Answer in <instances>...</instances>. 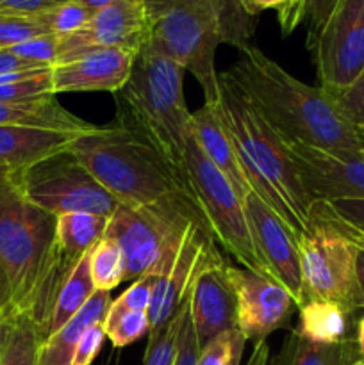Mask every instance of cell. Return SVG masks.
Segmentation results:
<instances>
[{"mask_svg":"<svg viewBox=\"0 0 364 365\" xmlns=\"http://www.w3.org/2000/svg\"><path fill=\"white\" fill-rule=\"evenodd\" d=\"M303 278V305L313 299L330 302L355 316L364 310L357 277V259L364 234L328 202H313L309 220L298 239Z\"/></svg>","mask_w":364,"mask_h":365,"instance_id":"obj_6","label":"cell"},{"mask_svg":"<svg viewBox=\"0 0 364 365\" xmlns=\"http://www.w3.org/2000/svg\"><path fill=\"white\" fill-rule=\"evenodd\" d=\"M270 355H271L270 344H268L266 341L259 342V344L253 346L252 355H250L248 362H246L245 365H266L268 359H270Z\"/></svg>","mask_w":364,"mask_h":365,"instance_id":"obj_49","label":"cell"},{"mask_svg":"<svg viewBox=\"0 0 364 365\" xmlns=\"http://www.w3.org/2000/svg\"><path fill=\"white\" fill-rule=\"evenodd\" d=\"M91 16L93 13L81 0H64L38 16V20L45 25L50 34L70 36L81 31L91 20Z\"/></svg>","mask_w":364,"mask_h":365,"instance_id":"obj_31","label":"cell"},{"mask_svg":"<svg viewBox=\"0 0 364 365\" xmlns=\"http://www.w3.org/2000/svg\"><path fill=\"white\" fill-rule=\"evenodd\" d=\"M341 107L343 114L348 118L350 123L360 130L364 128V71L345 89L334 96Z\"/></svg>","mask_w":364,"mask_h":365,"instance_id":"obj_38","label":"cell"},{"mask_svg":"<svg viewBox=\"0 0 364 365\" xmlns=\"http://www.w3.org/2000/svg\"><path fill=\"white\" fill-rule=\"evenodd\" d=\"M195 221L203 217L189 192H178L139 209L118 207L109 217L106 237L114 239L123 250L127 282L150 273L159 277L175 259Z\"/></svg>","mask_w":364,"mask_h":365,"instance_id":"obj_8","label":"cell"},{"mask_svg":"<svg viewBox=\"0 0 364 365\" xmlns=\"http://www.w3.org/2000/svg\"><path fill=\"white\" fill-rule=\"evenodd\" d=\"M106 337L113 342L114 348H125L134 344L143 335L150 334L148 312L127 310L113 305L111 302L106 317L102 321Z\"/></svg>","mask_w":364,"mask_h":365,"instance_id":"obj_29","label":"cell"},{"mask_svg":"<svg viewBox=\"0 0 364 365\" xmlns=\"http://www.w3.org/2000/svg\"><path fill=\"white\" fill-rule=\"evenodd\" d=\"M339 0H305L303 2V24L307 25V48L313 45L318 32L328 20Z\"/></svg>","mask_w":364,"mask_h":365,"instance_id":"obj_40","label":"cell"},{"mask_svg":"<svg viewBox=\"0 0 364 365\" xmlns=\"http://www.w3.org/2000/svg\"><path fill=\"white\" fill-rule=\"evenodd\" d=\"M41 334L34 321L25 314H16L0 365H39Z\"/></svg>","mask_w":364,"mask_h":365,"instance_id":"obj_27","label":"cell"},{"mask_svg":"<svg viewBox=\"0 0 364 365\" xmlns=\"http://www.w3.org/2000/svg\"><path fill=\"white\" fill-rule=\"evenodd\" d=\"M355 342L359 349V356L364 362V316L355 323Z\"/></svg>","mask_w":364,"mask_h":365,"instance_id":"obj_51","label":"cell"},{"mask_svg":"<svg viewBox=\"0 0 364 365\" xmlns=\"http://www.w3.org/2000/svg\"><path fill=\"white\" fill-rule=\"evenodd\" d=\"M79 135L82 134L0 125V168L7 171L25 170L38 160L68 150Z\"/></svg>","mask_w":364,"mask_h":365,"instance_id":"obj_20","label":"cell"},{"mask_svg":"<svg viewBox=\"0 0 364 365\" xmlns=\"http://www.w3.org/2000/svg\"><path fill=\"white\" fill-rule=\"evenodd\" d=\"M360 138H363V135H360ZM363 143H364V138H363Z\"/></svg>","mask_w":364,"mask_h":365,"instance_id":"obj_56","label":"cell"},{"mask_svg":"<svg viewBox=\"0 0 364 365\" xmlns=\"http://www.w3.org/2000/svg\"><path fill=\"white\" fill-rule=\"evenodd\" d=\"M103 339H106V331H103L102 323L89 327L75 346L71 365H91L102 349Z\"/></svg>","mask_w":364,"mask_h":365,"instance_id":"obj_41","label":"cell"},{"mask_svg":"<svg viewBox=\"0 0 364 365\" xmlns=\"http://www.w3.org/2000/svg\"><path fill=\"white\" fill-rule=\"evenodd\" d=\"M138 53L121 48H86L52 66V91L118 93L128 81Z\"/></svg>","mask_w":364,"mask_h":365,"instance_id":"obj_17","label":"cell"},{"mask_svg":"<svg viewBox=\"0 0 364 365\" xmlns=\"http://www.w3.org/2000/svg\"><path fill=\"white\" fill-rule=\"evenodd\" d=\"M0 264L11 305L45 339L57 291L71 267L57 248V216L29 202L11 171L0 168Z\"/></svg>","mask_w":364,"mask_h":365,"instance_id":"obj_2","label":"cell"},{"mask_svg":"<svg viewBox=\"0 0 364 365\" xmlns=\"http://www.w3.org/2000/svg\"><path fill=\"white\" fill-rule=\"evenodd\" d=\"M184 73L181 64L148 39L136 56L128 81L114 93L121 127L148 143L182 178L186 143L191 134Z\"/></svg>","mask_w":364,"mask_h":365,"instance_id":"obj_4","label":"cell"},{"mask_svg":"<svg viewBox=\"0 0 364 365\" xmlns=\"http://www.w3.org/2000/svg\"><path fill=\"white\" fill-rule=\"evenodd\" d=\"M95 292L96 289L95 284H93L91 271H89V253H86V255L71 267V271L66 274L63 284L59 285L56 302H54L52 314H50L49 327H46L45 331V339L50 337L52 334H56V331L59 330L63 324H66L68 321L74 319L79 314V310L91 299V296L95 294ZM45 339H43V341H45Z\"/></svg>","mask_w":364,"mask_h":365,"instance_id":"obj_25","label":"cell"},{"mask_svg":"<svg viewBox=\"0 0 364 365\" xmlns=\"http://www.w3.org/2000/svg\"><path fill=\"white\" fill-rule=\"evenodd\" d=\"M245 210L253 245L271 280L282 285L300 309L303 305V278L298 245L275 210L256 192L245 200Z\"/></svg>","mask_w":364,"mask_h":365,"instance_id":"obj_13","label":"cell"},{"mask_svg":"<svg viewBox=\"0 0 364 365\" xmlns=\"http://www.w3.org/2000/svg\"><path fill=\"white\" fill-rule=\"evenodd\" d=\"M184 182L198 207L214 242L239 262V266L264 278H271L253 245L245 202L231 182L214 168L189 134L184 152Z\"/></svg>","mask_w":364,"mask_h":365,"instance_id":"obj_9","label":"cell"},{"mask_svg":"<svg viewBox=\"0 0 364 365\" xmlns=\"http://www.w3.org/2000/svg\"><path fill=\"white\" fill-rule=\"evenodd\" d=\"M109 217L91 212H68L57 216V248L68 267L106 237Z\"/></svg>","mask_w":364,"mask_h":365,"instance_id":"obj_23","label":"cell"},{"mask_svg":"<svg viewBox=\"0 0 364 365\" xmlns=\"http://www.w3.org/2000/svg\"><path fill=\"white\" fill-rule=\"evenodd\" d=\"M303 2L305 0H293L288 9L277 14L278 25L284 36H289L298 25L303 24Z\"/></svg>","mask_w":364,"mask_h":365,"instance_id":"obj_44","label":"cell"},{"mask_svg":"<svg viewBox=\"0 0 364 365\" xmlns=\"http://www.w3.org/2000/svg\"><path fill=\"white\" fill-rule=\"evenodd\" d=\"M288 148L313 202L364 200V152L335 157L302 143H288Z\"/></svg>","mask_w":364,"mask_h":365,"instance_id":"obj_16","label":"cell"},{"mask_svg":"<svg viewBox=\"0 0 364 365\" xmlns=\"http://www.w3.org/2000/svg\"><path fill=\"white\" fill-rule=\"evenodd\" d=\"M81 2L84 4V6L88 7L93 14H95L96 11H100V9H103L106 6H109L113 0H81Z\"/></svg>","mask_w":364,"mask_h":365,"instance_id":"obj_52","label":"cell"},{"mask_svg":"<svg viewBox=\"0 0 364 365\" xmlns=\"http://www.w3.org/2000/svg\"><path fill=\"white\" fill-rule=\"evenodd\" d=\"M14 56L29 61V63L39 64V66H50L57 64L61 57V36L45 34L31 41L20 43V45L9 48Z\"/></svg>","mask_w":364,"mask_h":365,"instance_id":"obj_36","label":"cell"},{"mask_svg":"<svg viewBox=\"0 0 364 365\" xmlns=\"http://www.w3.org/2000/svg\"><path fill=\"white\" fill-rule=\"evenodd\" d=\"M332 203L335 210L345 217L346 221L359 228L364 234V200H338V202H328Z\"/></svg>","mask_w":364,"mask_h":365,"instance_id":"obj_43","label":"cell"},{"mask_svg":"<svg viewBox=\"0 0 364 365\" xmlns=\"http://www.w3.org/2000/svg\"><path fill=\"white\" fill-rule=\"evenodd\" d=\"M359 134L363 135V138H364V128H360V130H359Z\"/></svg>","mask_w":364,"mask_h":365,"instance_id":"obj_55","label":"cell"},{"mask_svg":"<svg viewBox=\"0 0 364 365\" xmlns=\"http://www.w3.org/2000/svg\"><path fill=\"white\" fill-rule=\"evenodd\" d=\"M148 39L145 0H113L96 11L81 31L61 36L59 61L86 48H121L138 53Z\"/></svg>","mask_w":364,"mask_h":365,"instance_id":"obj_14","label":"cell"},{"mask_svg":"<svg viewBox=\"0 0 364 365\" xmlns=\"http://www.w3.org/2000/svg\"><path fill=\"white\" fill-rule=\"evenodd\" d=\"M7 307H11V289L6 271H4V266L0 264V312L6 310Z\"/></svg>","mask_w":364,"mask_h":365,"instance_id":"obj_50","label":"cell"},{"mask_svg":"<svg viewBox=\"0 0 364 365\" xmlns=\"http://www.w3.org/2000/svg\"><path fill=\"white\" fill-rule=\"evenodd\" d=\"M54 95L52 68H39L24 78L0 86V102H21Z\"/></svg>","mask_w":364,"mask_h":365,"instance_id":"obj_33","label":"cell"},{"mask_svg":"<svg viewBox=\"0 0 364 365\" xmlns=\"http://www.w3.org/2000/svg\"><path fill=\"white\" fill-rule=\"evenodd\" d=\"M241 9L248 14L250 18H257L263 11L275 9L278 13L285 11L293 0H238Z\"/></svg>","mask_w":364,"mask_h":365,"instance_id":"obj_45","label":"cell"},{"mask_svg":"<svg viewBox=\"0 0 364 365\" xmlns=\"http://www.w3.org/2000/svg\"><path fill=\"white\" fill-rule=\"evenodd\" d=\"M239 52L241 57L227 75L284 141L302 143L335 157L364 152L359 130L330 93L298 81L250 43Z\"/></svg>","mask_w":364,"mask_h":365,"instance_id":"obj_1","label":"cell"},{"mask_svg":"<svg viewBox=\"0 0 364 365\" xmlns=\"http://www.w3.org/2000/svg\"><path fill=\"white\" fill-rule=\"evenodd\" d=\"M64 0H0V16L38 18Z\"/></svg>","mask_w":364,"mask_h":365,"instance_id":"obj_42","label":"cell"},{"mask_svg":"<svg viewBox=\"0 0 364 365\" xmlns=\"http://www.w3.org/2000/svg\"><path fill=\"white\" fill-rule=\"evenodd\" d=\"M11 173L25 198L54 216L91 212L111 217L120 207L70 150Z\"/></svg>","mask_w":364,"mask_h":365,"instance_id":"obj_10","label":"cell"},{"mask_svg":"<svg viewBox=\"0 0 364 365\" xmlns=\"http://www.w3.org/2000/svg\"><path fill=\"white\" fill-rule=\"evenodd\" d=\"M150 41L196 78L207 106L220 102L216 50L227 43L223 20L211 0H145Z\"/></svg>","mask_w":364,"mask_h":365,"instance_id":"obj_7","label":"cell"},{"mask_svg":"<svg viewBox=\"0 0 364 365\" xmlns=\"http://www.w3.org/2000/svg\"><path fill=\"white\" fill-rule=\"evenodd\" d=\"M220 11L221 20H223L225 34H227L228 45H234L241 48L243 45H248L250 36L253 34V18H250L241 9L238 0H211Z\"/></svg>","mask_w":364,"mask_h":365,"instance_id":"obj_34","label":"cell"},{"mask_svg":"<svg viewBox=\"0 0 364 365\" xmlns=\"http://www.w3.org/2000/svg\"><path fill=\"white\" fill-rule=\"evenodd\" d=\"M216 252V245L206 221H195L188 228L178 253L157 277L148 307L150 330L173 319L188 298L200 267Z\"/></svg>","mask_w":364,"mask_h":365,"instance_id":"obj_15","label":"cell"},{"mask_svg":"<svg viewBox=\"0 0 364 365\" xmlns=\"http://www.w3.org/2000/svg\"><path fill=\"white\" fill-rule=\"evenodd\" d=\"M220 252L203 262L189 291V316L200 348L213 337L236 328V296Z\"/></svg>","mask_w":364,"mask_h":365,"instance_id":"obj_18","label":"cell"},{"mask_svg":"<svg viewBox=\"0 0 364 365\" xmlns=\"http://www.w3.org/2000/svg\"><path fill=\"white\" fill-rule=\"evenodd\" d=\"M300 321L296 334L316 344H338L350 337L352 314L330 302L313 299L298 309Z\"/></svg>","mask_w":364,"mask_h":365,"instance_id":"obj_24","label":"cell"},{"mask_svg":"<svg viewBox=\"0 0 364 365\" xmlns=\"http://www.w3.org/2000/svg\"><path fill=\"white\" fill-rule=\"evenodd\" d=\"M89 271L96 291L111 292L127 282V262L121 246L114 239L103 237L89 252Z\"/></svg>","mask_w":364,"mask_h":365,"instance_id":"obj_26","label":"cell"},{"mask_svg":"<svg viewBox=\"0 0 364 365\" xmlns=\"http://www.w3.org/2000/svg\"><path fill=\"white\" fill-rule=\"evenodd\" d=\"M186 302H188V298H186ZM186 302L182 303L181 310L173 319H170L163 327L150 330L143 365H173L178 334H181L182 321H184Z\"/></svg>","mask_w":364,"mask_h":365,"instance_id":"obj_30","label":"cell"},{"mask_svg":"<svg viewBox=\"0 0 364 365\" xmlns=\"http://www.w3.org/2000/svg\"><path fill=\"white\" fill-rule=\"evenodd\" d=\"M111 305V292L96 291L74 319L46 337L39 348V365H71L74 351L89 327L102 323Z\"/></svg>","mask_w":364,"mask_h":365,"instance_id":"obj_22","label":"cell"},{"mask_svg":"<svg viewBox=\"0 0 364 365\" xmlns=\"http://www.w3.org/2000/svg\"><path fill=\"white\" fill-rule=\"evenodd\" d=\"M0 125L2 127L77 132V134H88V132H95L100 128L98 125L88 123L82 118L64 109L57 102L56 95L21 100V102H0Z\"/></svg>","mask_w":364,"mask_h":365,"instance_id":"obj_21","label":"cell"},{"mask_svg":"<svg viewBox=\"0 0 364 365\" xmlns=\"http://www.w3.org/2000/svg\"><path fill=\"white\" fill-rule=\"evenodd\" d=\"M16 310L14 307H7L6 310L0 312V362L4 359V351H6V346L7 341H9V335L11 330H13V323H14V317H16Z\"/></svg>","mask_w":364,"mask_h":365,"instance_id":"obj_48","label":"cell"},{"mask_svg":"<svg viewBox=\"0 0 364 365\" xmlns=\"http://www.w3.org/2000/svg\"><path fill=\"white\" fill-rule=\"evenodd\" d=\"M214 109L238 148L253 192L275 210L298 242L313 200L303 187L288 143L257 113L227 71L220 73V102Z\"/></svg>","mask_w":364,"mask_h":365,"instance_id":"obj_3","label":"cell"},{"mask_svg":"<svg viewBox=\"0 0 364 365\" xmlns=\"http://www.w3.org/2000/svg\"><path fill=\"white\" fill-rule=\"evenodd\" d=\"M157 277L153 273L143 274L138 280L132 282L125 292H121L113 305L121 307L127 310H138V312H148L150 302H152V292L156 287Z\"/></svg>","mask_w":364,"mask_h":365,"instance_id":"obj_37","label":"cell"},{"mask_svg":"<svg viewBox=\"0 0 364 365\" xmlns=\"http://www.w3.org/2000/svg\"><path fill=\"white\" fill-rule=\"evenodd\" d=\"M200 355V342L196 339L195 327H193L191 316H189V296L186 302L184 321H182L181 334L177 341V351H175L173 365H196Z\"/></svg>","mask_w":364,"mask_h":365,"instance_id":"obj_39","label":"cell"},{"mask_svg":"<svg viewBox=\"0 0 364 365\" xmlns=\"http://www.w3.org/2000/svg\"><path fill=\"white\" fill-rule=\"evenodd\" d=\"M353 365H364V362H363V360H360V359H359V360H357V362H355V364H353Z\"/></svg>","mask_w":364,"mask_h":365,"instance_id":"obj_54","label":"cell"},{"mask_svg":"<svg viewBox=\"0 0 364 365\" xmlns=\"http://www.w3.org/2000/svg\"><path fill=\"white\" fill-rule=\"evenodd\" d=\"M296 341H298V334H296V330H293L291 334H289V337L284 341L282 348L278 349L277 355H270L266 365H291L293 355H295Z\"/></svg>","mask_w":364,"mask_h":365,"instance_id":"obj_47","label":"cell"},{"mask_svg":"<svg viewBox=\"0 0 364 365\" xmlns=\"http://www.w3.org/2000/svg\"><path fill=\"white\" fill-rule=\"evenodd\" d=\"M227 273L236 296V328L246 341L259 344L273 331L289 327L296 305L282 285L231 264Z\"/></svg>","mask_w":364,"mask_h":365,"instance_id":"obj_12","label":"cell"},{"mask_svg":"<svg viewBox=\"0 0 364 365\" xmlns=\"http://www.w3.org/2000/svg\"><path fill=\"white\" fill-rule=\"evenodd\" d=\"M309 50L320 88L345 91L364 71V0H339Z\"/></svg>","mask_w":364,"mask_h":365,"instance_id":"obj_11","label":"cell"},{"mask_svg":"<svg viewBox=\"0 0 364 365\" xmlns=\"http://www.w3.org/2000/svg\"><path fill=\"white\" fill-rule=\"evenodd\" d=\"M359 359L355 337L338 344H316L298 335L291 365H353Z\"/></svg>","mask_w":364,"mask_h":365,"instance_id":"obj_28","label":"cell"},{"mask_svg":"<svg viewBox=\"0 0 364 365\" xmlns=\"http://www.w3.org/2000/svg\"><path fill=\"white\" fill-rule=\"evenodd\" d=\"M246 339L238 328L221 331L200 348L196 365H239Z\"/></svg>","mask_w":364,"mask_h":365,"instance_id":"obj_32","label":"cell"},{"mask_svg":"<svg viewBox=\"0 0 364 365\" xmlns=\"http://www.w3.org/2000/svg\"><path fill=\"white\" fill-rule=\"evenodd\" d=\"M36 68H50V66H39V64L29 63V61L14 56V53L9 52V50H0V75L13 73V71L36 70Z\"/></svg>","mask_w":364,"mask_h":365,"instance_id":"obj_46","label":"cell"},{"mask_svg":"<svg viewBox=\"0 0 364 365\" xmlns=\"http://www.w3.org/2000/svg\"><path fill=\"white\" fill-rule=\"evenodd\" d=\"M357 277H359L360 291H363V294H364V248L360 250L359 259H357Z\"/></svg>","mask_w":364,"mask_h":365,"instance_id":"obj_53","label":"cell"},{"mask_svg":"<svg viewBox=\"0 0 364 365\" xmlns=\"http://www.w3.org/2000/svg\"><path fill=\"white\" fill-rule=\"evenodd\" d=\"M68 150L120 205L128 209L188 192L181 173L121 125L79 135Z\"/></svg>","mask_w":364,"mask_h":365,"instance_id":"obj_5","label":"cell"},{"mask_svg":"<svg viewBox=\"0 0 364 365\" xmlns=\"http://www.w3.org/2000/svg\"><path fill=\"white\" fill-rule=\"evenodd\" d=\"M191 134L203 155L231 182L232 187L245 202L252 195L253 189L246 177L241 159H239L238 148H236L227 128L221 123L214 106L203 103L200 109L191 113Z\"/></svg>","mask_w":364,"mask_h":365,"instance_id":"obj_19","label":"cell"},{"mask_svg":"<svg viewBox=\"0 0 364 365\" xmlns=\"http://www.w3.org/2000/svg\"><path fill=\"white\" fill-rule=\"evenodd\" d=\"M45 34L50 32L38 18L0 16V50H9Z\"/></svg>","mask_w":364,"mask_h":365,"instance_id":"obj_35","label":"cell"}]
</instances>
